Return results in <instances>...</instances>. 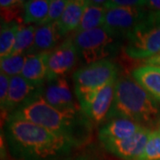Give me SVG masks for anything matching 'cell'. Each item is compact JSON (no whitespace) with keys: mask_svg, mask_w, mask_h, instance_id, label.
<instances>
[{"mask_svg":"<svg viewBox=\"0 0 160 160\" xmlns=\"http://www.w3.org/2000/svg\"><path fill=\"white\" fill-rule=\"evenodd\" d=\"M107 10L108 9L105 6H98L93 4L92 1H89L79 25L75 30V32L81 33L102 26Z\"/></svg>","mask_w":160,"mask_h":160,"instance_id":"cell-18","label":"cell"},{"mask_svg":"<svg viewBox=\"0 0 160 160\" xmlns=\"http://www.w3.org/2000/svg\"><path fill=\"white\" fill-rule=\"evenodd\" d=\"M142 126L127 118H117L110 119L99 131L102 142L108 141H123L135 135Z\"/></svg>","mask_w":160,"mask_h":160,"instance_id":"cell-13","label":"cell"},{"mask_svg":"<svg viewBox=\"0 0 160 160\" xmlns=\"http://www.w3.org/2000/svg\"><path fill=\"white\" fill-rule=\"evenodd\" d=\"M159 123H160V121H159Z\"/></svg>","mask_w":160,"mask_h":160,"instance_id":"cell-31","label":"cell"},{"mask_svg":"<svg viewBox=\"0 0 160 160\" xmlns=\"http://www.w3.org/2000/svg\"><path fill=\"white\" fill-rule=\"evenodd\" d=\"M117 78L118 67L110 60L92 63L78 69L73 75V80L78 102Z\"/></svg>","mask_w":160,"mask_h":160,"instance_id":"cell-6","label":"cell"},{"mask_svg":"<svg viewBox=\"0 0 160 160\" xmlns=\"http://www.w3.org/2000/svg\"><path fill=\"white\" fill-rule=\"evenodd\" d=\"M43 88L44 86L34 85L21 75L12 77L6 108L2 111V118L6 120L13 111L38 97L42 96Z\"/></svg>","mask_w":160,"mask_h":160,"instance_id":"cell-9","label":"cell"},{"mask_svg":"<svg viewBox=\"0 0 160 160\" xmlns=\"http://www.w3.org/2000/svg\"><path fill=\"white\" fill-rule=\"evenodd\" d=\"M117 118L130 119L142 126H151L160 121V108L158 102L133 78H121L117 80L107 119Z\"/></svg>","mask_w":160,"mask_h":160,"instance_id":"cell-3","label":"cell"},{"mask_svg":"<svg viewBox=\"0 0 160 160\" xmlns=\"http://www.w3.org/2000/svg\"><path fill=\"white\" fill-rule=\"evenodd\" d=\"M5 136L9 150L18 160H53L75 147L68 139L21 118H8Z\"/></svg>","mask_w":160,"mask_h":160,"instance_id":"cell-1","label":"cell"},{"mask_svg":"<svg viewBox=\"0 0 160 160\" xmlns=\"http://www.w3.org/2000/svg\"><path fill=\"white\" fill-rule=\"evenodd\" d=\"M68 3H69V1H67V0H51L47 17L43 24L57 22L58 20L62 17Z\"/></svg>","mask_w":160,"mask_h":160,"instance_id":"cell-25","label":"cell"},{"mask_svg":"<svg viewBox=\"0 0 160 160\" xmlns=\"http://www.w3.org/2000/svg\"><path fill=\"white\" fill-rule=\"evenodd\" d=\"M27 58H28V54L10 55L7 57L1 58L0 61L1 72L9 76L10 78L21 75L27 61Z\"/></svg>","mask_w":160,"mask_h":160,"instance_id":"cell-23","label":"cell"},{"mask_svg":"<svg viewBox=\"0 0 160 160\" xmlns=\"http://www.w3.org/2000/svg\"><path fill=\"white\" fill-rule=\"evenodd\" d=\"M22 25L16 22L1 23L0 30V56H10L15 44L16 35Z\"/></svg>","mask_w":160,"mask_h":160,"instance_id":"cell-21","label":"cell"},{"mask_svg":"<svg viewBox=\"0 0 160 160\" xmlns=\"http://www.w3.org/2000/svg\"><path fill=\"white\" fill-rule=\"evenodd\" d=\"M132 78L160 102V66L144 64L132 71Z\"/></svg>","mask_w":160,"mask_h":160,"instance_id":"cell-15","label":"cell"},{"mask_svg":"<svg viewBox=\"0 0 160 160\" xmlns=\"http://www.w3.org/2000/svg\"><path fill=\"white\" fill-rule=\"evenodd\" d=\"M116 83L117 80L109 82L78 102L82 111L92 122L99 124L107 118L114 99Z\"/></svg>","mask_w":160,"mask_h":160,"instance_id":"cell-8","label":"cell"},{"mask_svg":"<svg viewBox=\"0 0 160 160\" xmlns=\"http://www.w3.org/2000/svg\"><path fill=\"white\" fill-rule=\"evenodd\" d=\"M151 130L142 126L132 137L123 141H108L102 144L104 148L112 155L123 160H139L149 140Z\"/></svg>","mask_w":160,"mask_h":160,"instance_id":"cell-11","label":"cell"},{"mask_svg":"<svg viewBox=\"0 0 160 160\" xmlns=\"http://www.w3.org/2000/svg\"><path fill=\"white\" fill-rule=\"evenodd\" d=\"M145 7H147L150 11L160 12V0H151L146 1Z\"/></svg>","mask_w":160,"mask_h":160,"instance_id":"cell-28","label":"cell"},{"mask_svg":"<svg viewBox=\"0 0 160 160\" xmlns=\"http://www.w3.org/2000/svg\"><path fill=\"white\" fill-rule=\"evenodd\" d=\"M148 12L149 9H145V6L108 9L102 26L118 38H127L142 21Z\"/></svg>","mask_w":160,"mask_h":160,"instance_id":"cell-7","label":"cell"},{"mask_svg":"<svg viewBox=\"0 0 160 160\" xmlns=\"http://www.w3.org/2000/svg\"><path fill=\"white\" fill-rule=\"evenodd\" d=\"M72 38L78 58L86 65L109 60L118 52L120 46V38L111 34L103 26L76 33Z\"/></svg>","mask_w":160,"mask_h":160,"instance_id":"cell-5","label":"cell"},{"mask_svg":"<svg viewBox=\"0 0 160 160\" xmlns=\"http://www.w3.org/2000/svg\"><path fill=\"white\" fill-rule=\"evenodd\" d=\"M62 36L59 32L57 22L40 25L37 28L34 43L27 52L28 55L48 52L57 44Z\"/></svg>","mask_w":160,"mask_h":160,"instance_id":"cell-17","label":"cell"},{"mask_svg":"<svg viewBox=\"0 0 160 160\" xmlns=\"http://www.w3.org/2000/svg\"><path fill=\"white\" fill-rule=\"evenodd\" d=\"M10 79L11 78L9 76L1 72L0 74V107H1L2 111L6 108L8 93H9Z\"/></svg>","mask_w":160,"mask_h":160,"instance_id":"cell-26","label":"cell"},{"mask_svg":"<svg viewBox=\"0 0 160 160\" xmlns=\"http://www.w3.org/2000/svg\"><path fill=\"white\" fill-rule=\"evenodd\" d=\"M36 30L37 28L32 25H22L20 27L11 55L27 54L34 43Z\"/></svg>","mask_w":160,"mask_h":160,"instance_id":"cell-22","label":"cell"},{"mask_svg":"<svg viewBox=\"0 0 160 160\" xmlns=\"http://www.w3.org/2000/svg\"><path fill=\"white\" fill-rule=\"evenodd\" d=\"M88 2L86 0H69L62 17L57 21L59 32L62 37L77 29Z\"/></svg>","mask_w":160,"mask_h":160,"instance_id":"cell-16","label":"cell"},{"mask_svg":"<svg viewBox=\"0 0 160 160\" xmlns=\"http://www.w3.org/2000/svg\"><path fill=\"white\" fill-rule=\"evenodd\" d=\"M24 4L20 0H1V23H24Z\"/></svg>","mask_w":160,"mask_h":160,"instance_id":"cell-20","label":"cell"},{"mask_svg":"<svg viewBox=\"0 0 160 160\" xmlns=\"http://www.w3.org/2000/svg\"><path fill=\"white\" fill-rule=\"evenodd\" d=\"M78 57L73 38L70 37L50 52L47 80L62 78L70 71Z\"/></svg>","mask_w":160,"mask_h":160,"instance_id":"cell-10","label":"cell"},{"mask_svg":"<svg viewBox=\"0 0 160 160\" xmlns=\"http://www.w3.org/2000/svg\"><path fill=\"white\" fill-rule=\"evenodd\" d=\"M66 160H89L86 157L84 156H80V157H77V158H69V159Z\"/></svg>","mask_w":160,"mask_h":160,"instance_id":"cell-30","label":"cell"},{"mask_svg":"<svg viewBox=\"0 0 160 160\" xmlns=\"http://www.w3.org/2000/svg\"><path fill=\"white\" fill-rule=\"evenodd\" d=\"M139 160H160V127L150 132L144 151Z\"/></svg>","mask_w":160,"mask_h":160,"instance_id":"cell-24","label":"cell"},{"mask_svg":"<svg viewBox=\"0 0 160 160\" xmlns=\"http://www.w3.org/2000/svg\"><path fill=\"white\" fill-rule=\"evenodd\" d=\"M50 52L28 55L21 76L34 85L44 86L48 78V58Z\"/></svg>","mask_w":160,"mask_h":160,"instance_id":"cell-14","label":"cell"},{"mask_svg":"<svg viewBox=\"0 0 160 160\" xmlns=\"http://www.w3.org/2000/svg\"><path fill=\"white\" fill-rule=\"evenodd\" d=\"M144 64H149V65H156V66H160V52L156 54L152 57L149 58L144 61Z\"/></svg>","mask_w":160,"mask_h":160,"instance_id":"cell-29","label":"cell"},{"mask_svg":"<svg viewBox=\"0 0 160 160\" xmlns=\"http://www.w3.org/2000/svg\"><path fill=\"white\" fill-rule=\"evenodd\" d=\"M42 97L48 104L57 109H78L80 106L74 102L67 79L62 77L46 81Z\"/></svg>","mask_w":160,"mask_h":160,"instance_id":"cell-12","label":"cell"},{"mask_svg":"<svg viewBox=\"0 0 160 160\" xmlns=\"http://www.w3.org/2000/svg\"><path fill=\"white\" fill-rule=\"evenodd\" d=\"M8 118H21L68 139L75 147L90 142L92 121L78 109H57L46 102L42 96L29 102L9 115Z\"/></svg>","mask_w":160,"mask_h":160,"instance_id":"cell-2","label":"cell"},{"mask_svg":"<svg viewBox=\"0 0 160 160\" xmlns=\"http://www.w3.org/2000/svg\"><path fill=\"white\" fill-rule=\"evenodd\" d=\"M125 53L132 60H147L160 52V12L149 10L127 38Z\"/></svg>","mask_w":160,"mask_h":160,"instance_id":"cell-4","label":"cell"},{"mask_svg":"<svg viewBox=\"0 0 160 160\" xmlns=\"http://www.w3.org/2000/svg\"><path fill=\"white\" fill-rule=\"evenodd\" d=\"M146 1L138 0H112L107 1L105 7L107 9H112L117 7H135V6H145Z\"/></svg>","mask_w":160,"mask_h":160,"instance_id":"cell-27","label":"cell"},{"mask_svg":"<svg viewBox=\"0 0 160 160\" xmlns=\"http://www.w3.org/2000/svg\"><path fill=\"white\" fill-rule=\"evenodd\" d=\"M49 0H29L24 4V24L42 25L49 12Z\"/></svg>","mask_w":160,"mask_h":160,"instance_id":"cell-19","label":"cell"}]
</instances>
